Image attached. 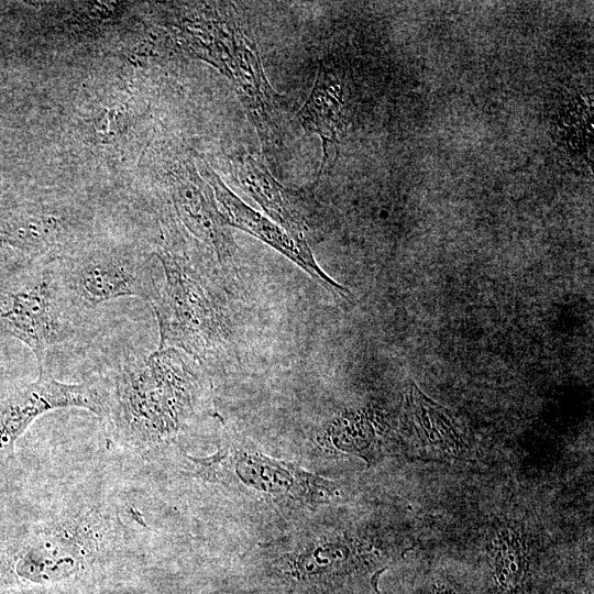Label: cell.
Returning a JSON list of instances; mask_svg holds the SVG:
<instances>
[{"instance_id": "ba28073f", "label": "cell", "mask_w": 594, "mask_h": 594, "mask_svg": "<svg viewBox=\"0 0 594 594\" xmlns=\"http://www.w3.org/2000/svg\"><path fill=\"white\" fill-rule=\"evenodd\" d=\"M212 187L219 210L228 224L266 243L307 272L330 293L349 299L351 293L332 279L317 263L305 238L292 235L276 222L242 201L208 166L202 173Z\"/></svg>"}, {"instance_id": "52a82bcc", "label": "cell", "mask_w": 594, "mask_h": 594, "mask_svg": "<svg viewBox=\"0 0 594 594\" xmlns=\"http://www.w3.org/2000/svg\"><path fill=\"white\" fill-rule=\"evenodd\" d=\"M84 408L102 418L107 391L102 380L64 383L50 366L38 377L0 400V463L11 459L18 439L42 415L61 408Z\"/></svg>"}, {"instance_id": "4fadbf2b", "label": "cell", "mask_w": 594, "mask_h": 594, "mask_svg": "<svg viewBox=\"0 0 594 594\" xmlns=\"http://www.w3.org/2000/svg\"><path fill=\"white\" fill-rule=\"evenodd\" d=\"M491 580L496 594H521L529 575L528 548L510 527L501 529L490 546Z\"/></svg>"}, {"instance_id": "5b68a950", "label": "cell", "mask_w": 594, "mask_h": 594, "mask_svg": "<svg viewBox=\"0 0 594 594\" xmlns=\"http://www.w3.org/2000/svg\"><path fill=\"white\" fill-rule=\"evenodd\" d=\"M87 512L0 547V588L52 586L82 574L101 551L105 519Z\"/></svg>"}, {"instance_id": "3957f363", "label": "cell", "mask_w": 594, "mask_h": 594, "mask_svg": "<svg viewBox=\"0 0 594 594\" xmlns=\"http://www.w3.org/2000/svg\"><path fill=\"white\" fill-rule=\"evenodd\" d=\"M84 315L69 300L56 261L0 271V331L25 344L38 371L47 354L79 331Z\"/></svg>"}, {"instance_id": "9a60e30c", "label": "cell", "mask_w": 594, "mask_h": 594, "mask_svg": "<svg viewBox=\"0 0 594 594\" xmlns=\"http://www.w3.org/2000/svg\"><path fill=\"white\" fill-rule=\"evenodd\" d=\"M553 594H571V593L568 592V591H558V592H556V593H553Z\"/></svg>"}, {"instance_id": "7a4b0ae2", "label": "cell", "mask_w": 594, "mask_h": 594, "mask_svg": "<svg viewBox=\"0 0 594 594\" xmlns=\"http://www.w3.org/2000/svg\"><path fill=\"white\" fill-rule=\"evenodd\" d=\"M160 276L151 301L158 327V348L183 351L198 363L218 354L228 337L220 300L206 273L186 255L161 248Z\"/></svg>"}, {"instance_id": "7c38bea8", "label": "cell", "mask_w": 594, "mask_h": 594, "mask_svg": "<svg viewBox=\"0 0 594 594\" xmlns=\"http://www.w3.org/2000/svg\"><path fill=\"white\" fill-rule=\"evenodd\" d=\"M235 178L241 188L262 210L292 235L304 238V221L284 187L266 168L251 155H242L235 163Z\"/></svg>"}, {"instance_id": "30bf717a", "label": "cell", "mask_w": 594, "mask_h": 594, "mask_svg": "<svg viewBox=\"0 0 594 594\" xmlns=\"http://www.w3.org/2000/svg\"><path fill=\"white\" fill-rule=\"evenodd\" d=\"M404 425L413 449L421 458L450 460L464 451L451 413L427 397L413 382L405 397Z\"/></svg>"}, {"instance_id": "6da1fadb", "label": "cell", "mask_w": 594, "mask_h": 594, "mask_svg": "<svg viewBox=\"0 0 594 594\" xmlns=\"http://www.w3.org/2000/svg\"><path fill=\"white\" fill-rule=\"evenodd\" d=\"M197 361L174 348L124 360L109 378L102 419L121 446L146 453L175 437L195 414L201 389Z\"/></svg>"}, {"instance_id": "8fae6325", "label": "cell", "mask_w": 594, "mask_h": 594, "mask_svg": "<svg viewBox=\"0 0 594 594\" xmlns=\"http://www.w3.org/2000/svg\"><path fill=\"white\" fill-rule=\"evenodd\" d=\"M306 131L316 133L322 146L319 173L337 155V145L342 127V89L330 68L321 64L315 85L306 102L297 113Z\"/></svg>"}, {"instance_id": "277c9868", "label": "cell", "mask_w": 594, "mask_h": 594, "mask_svg": "<svg viewBox=\"0 0 594 594\" xmlns=\"http://www.w3.org/2000/svg\"><path fill=\"white\" fill-rule=\"evenodd\" d=\"M185 37L191 50L218 68L232 84L266 153L280 141V97L264 73L254 44L234 16L205 15L187 21Z\"/></svg>"}, {"instance_id": "9c48e42d", "label": "cell", "mask_w": 594, "mask_h": 594, "mask_svg": "<svg viewBox=\"0 0 594 594\" xmlns=\"http://www.w3.org/2000/svg\"><path fill=\"white\" fill-rule=\"evenodd\" d=\"M170 195L185 227L215 253L222 266L230 263L235 251L234 241L212 190L196 175L189 174L173 183Z\"/></svg>"}, {"instance_id": "8992f818", "label": "cell", "mask_w": 594, "mask_h": 594, "mask_svg": "<svg viewBox=\"0 0 594 594\" xmlns=\"http://www.w3.org/2000/svg\"><path fill=\"white\" fill-rule=\"evenodd\" d=\"M56 267L69 300L82 315L121 297L151 304L160 276L151 254L121 245H82L57 260Z\"/></svg>"}, {"instance_id": "5bb4252c", "label": "cell", "mask_w": 594, "mask_h": 594, "mask_svg": "<svg viewBox=\"0 0 594 594\" xmlns=\"http://www.w3.org/2000/svg\"><path fill=\"white\" fill-rule=\"evenodd\" d=\"M424 594H460L455 588L446 584H432Z\"/></svg>"}]
</instances>
